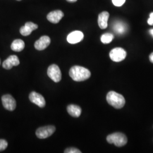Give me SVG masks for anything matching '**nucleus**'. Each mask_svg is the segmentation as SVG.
I'll return each instance as SVG.
<instances>
[{
	"mask_svg": "<svg viewBox=\"0 0 153 153\" xmlns=\"http://www.w3.org/2000/svg\"><path fill=\"white\" fill-rule=\"evenodd\" d=\"M114 38V36L113 34L111 33H105L102 35L100 40L103 44H108L112 41Z\"/></svg>",
	"mask_w": 153,
	"mask_h": 153,
	"instance_id": "f3484780",
	"label": "nucleus"
},
{
	"mask_svg": "<svg viewBox=\"0 0 153 153\" xmlns=\"http://www.w3.org/2000/svg\"><path fill=\"white\" fill-rule=\"evenodd\" d=\"M109 16V13L107 11H103L99 14L98 22L99 26L101 29H105L107 27Z\"/></svg>",
	"mask_w": 153,
	"mask_h": 153,
	"instance_id": "4468645a",
	"label": "nucleus"
},
{
	"mask_svg": "<svg viewBox=\"0 0 153 153\" xmlns=\"http://www.w3.org/2000/svg\"><path fill=\"white\" fill-rule=\"evenodd\" d=\"M114 30H115V32L117 33L123 34L126 31V26L123 23L117 22L114 26Z\"/></svg>",
	"mask_w": 153,
	"mask_h": 153,
	"instance_id": "a211bd4d",
	"label": "nucleus"
},
{
	"mask_svg": "<svg viewBox=\"0 0 153 153\" xmlns=\"http://www.w3.org/2000/svg\"><path fill=\"white\" fill-rule=\"evenodd\" d=\"M66 1L69 2H76L77 0H66Z\"/></svg>",
	"mask_w": 153,
	"mask_h": 153,
	"instance_id": "b1692460",
	"label": "nucleus"
},
{
	"mask_svg": "<svg viewBox=\"0 0 153 153\" xmlns=\"http://www.w3.org/2000/svg\"><path fill=\"white\" fill-rule=\"evenodd\" d=\"M47 74L49 78L55 82H60L61 79V72L59 67L56 64L49 66L47 71Z\"/></svg>",
	"mask_w": 153,
	"mask_h": 153,
	"instance_id": "20e7f679",
	"label": "nucleus"
},
{
	"mask_svg": "<svg viewBox=\"0 0 153 153\" xmlns=\"http://www.w3.org/2000/svg\"><path fill=\"white\" fill-rule=\"evenodd\" d=\"M19 63V59L16 55H11L3 62L2 67L5 69L9 70L11 69L13 66L18 65Z\"/></svg>",
	"mask_w": 153,
	"mask_h": 153,
	"instance_id": "9b49d317",
	"label": "nucleus"
},
{
	"mask_svg": "<svg viewBox=\"0 0 153 153\" xmlns=\"http://www.w3.org/2000/svg\"><path fill=\"white\" fill-rule=\"evenodd\" d=\"M7 142L3 139H0V152L5 150L7 147Z\"/></svg>",
	"mask_w": 153,
	"mask_h": 153,
	"instance_id": "6ab92c4d",
	"label": "nucleus"
},
{
	"mask_svg": "<svg viewBox=\"0 0 153 153\" xmlns=\"http://www.w3.org/2000/svg\"><path fill=\"white\" fill-rule=\"evenodd\" d=\"M29 99L32 103L37 105L39 107L43 108L45 105V100L44 97L41 94L35 91H33L30 94Z\"/></svg>",
	"mask_w": 153,
	"mask_h": 153,
	"instance_id": "6e6552de",
	"label": "nucleus"
},
{
	"mask_svg": "<svg viewBox=\"0 0 153 153\" xmlns=\"http://www.w3.org/2000/svg\"><path fill=\"white\" fill-rule=\"evenodd\" d=\"M25 42L21 39H16L11 43V49L15 52H21L25 48Z\"/></svg>",
	"mask_w": 153,
	"mask_h": 153,
	"instance_id": "dca6fc26",
	"label": "nucleus"
},
{
	"mask_svg": "<svg viewBox=\"0 0 153 153\" xmlns=\"http://www.w3.org/2000/svg\"><path fill=\"white\" fill-rule=\"evenodd\" d=\"M51 43V39L48 36H43L36 41L34 46L36 49L38 51H43L47 48Z\"/></svg>",
	"mask_w": 153,
	"mask_h": 153,
	"instance_id": "9d476101",
	"label": "nucleus"
},
{
	"mask_svg": "<svg viewBox=\"0 0 153 153\" xmlns=\"http://www.w3.org/2000/svg\"><path fill=\"white\" fill-rule=\"evenodd\" d=\"M16 1H21V0H16Z\"/></svg>",
	"mask_w": 153,
	"mask_h": 153,
	"instance_id": "bb28decb",
	"label": "nucleus"
},
{
	"mask_svg": "<svg viewBox=\"0 0 153 153\" xmlns=\"http://www.w3.org/2000/svg\"><path fill=\"white\" fill-rule=\"evenodd\" d=\"M64 16V13L60 10H56L50 12L47 15V18L49 22L56 24L60 22L61 19Z\"/></svg>",
	"mask_w": 153,
	"mask_h": 153,
	"instance_id": "f8f14e48",
	"label": "nucleus"
},
{
	"mask_svg": "<svg viewBox=\"0 0 153 153\" xmlns=\"http://www.w3.org/2000/svg\"><path fill=\"white\" fill-rule=\"evenodd\" d=\"M65 153H81V152L75 148H69L66 149L64 151Z\"/></svg>",
	"mask_w": 153,
	"mask_h": 153,
	"instance_id": "aec40b11",
	"label": "nucleus"
},
{
	"mask_svg": "<svg viewBox=\"0 0 153 153\" xmlns=\"http://www.w3.org/2000/svg\"><path fill=\"white\" fill-rule=\"evenodd\" d=\"M149 59H150V62H152L153 64V52L150 55V56H149Z\"/></svg>",
	"mask_w": 153,
	"mask_h": 153,
	"instance_id": "5701e85b",
	"label": "nucleus"
},
{
	"mask_svg": "<svg viewBox=\"0 0 153 153\" xmlns=\"http://www.w3.org/2000/svg\"><path fill=\"white\" fill-rule=\"evenodd\" d=\"M38 28V26L33 22H28L26 23L24 26H22L20 28V33L23 36H26L30 35L33 30H36Z\"/></svg>",
	"mask_w": 153,
	"mask_h": 153,
	"instance_id": "ddd939ff",
	"label": "nucleus"
},
{
	"mask_svg": "<svg viewBox=\"0 0 153 153\" xmlns=\"http://www.w3.org/2000/svg\"><path fill=\"white\" fill-rule=\"evenodd\" d=\"M67 111L69 114L74 117H78L81 114L82 109L80 107L74 104H71L67 107Z\"/></svg>",
	"mask_w": 153,
	"mask_h": 153,
	"instance_id": "2eb2a0df",
	"label": "nucleus"
},
{
	"mask_svg": "<svg viewBox=\"0 0 153 153\" xmlns=\"http://www.w3.org/2000/svg\"><path fill=\"white\" fill-rule=\"evenodd\" d=\"M0 65H1V60H0Z\"/></svg>",
	"mask_w": 153,
	"mask_h": 153,
	"instance_id": "a878e982",
	"label": "nucleus"
},
{
	"mask_svg": "<svg viewBox=\"0 0 153 153\" xmlns=\"http://www.w3.org/2000/svg\"><path fill=\"white\" fill-rule=\"evenodd\" d=\"M148 23L150 26L153 25V12L150 14V17L148 19Z\"/></svg>",
	"mask_w": 153,
	"mask_h": 153,
	"instance_id": "4be33fe9",
	"label": "nucleus"
},
{
	"mask_svg": "<svg viewBox=\"0 0 153 153\" xmlns=\"http://www.w3.org/2000/svg\"><path fill=\"white\" fill-rule=\"evenodd\" d=\"M56 131L54 126H48L40 127L36 131V135L40 139H44L50 137Z\"/></svg>",
	"mask_w": 153,
	"mask_h": 153,
	"instance_id": "39448f33",
	"label": "nucleus"
},
{
	"mask_svg": "<svg viewBox=\"0 0 153 153\" xmlns=\"http://www.w3.org/2000/svg\"><path fill=\"white\" fill-rule=\"evenodd\" d=\"M69 76L74 81L81 82L88 79L91 76V72L84 67L74 66L69 71Z\"/></svg>",
	"mask_w": 153,
	"mask_h": 153,
	"instance_id": "f257e3e1",
	"label": "nucleus"
},
{
	"mask_svg": "<svg viewBox=\"0 0 153 153\" xmlns=\"http://www.w3.org/2000/svg\"><path fill=\"white\" fill-rule=\"evenodd\" d=\"M83 33L80 31H74L70 33L67 36V40L70 44H76L83 39Z\"/></svg>",
	"mask_w": 153,
	"mask_h": 153,
	"instance_id": "1a4fd4ad",
	"label": "nucleus"
},
{
	"mask_svg": "<svg viewBox=\"0 0 153 153\" xmlns=\"http://www.w3.org/2000/svg\"><path fill=\"white\" fill-rule=\"evenodd\" d=\"M126 0H112V3L114 5L117 7H120L124 4Z\"/></svg>",
	"mask_w": 153,
	"mask_h": 153,
	"instance_id": "412c9836",
	"label": "nucleus"
},
{
	"mask_svg": "<svg viewBox=\"0 0 153 153\" xmlns=\"http://www.w3.org/2000/svg\"><path fill=\"white\" fill-rule=\"evenodd\" d=\"M150 33L153 35V29H152V30H150Z\"/></svg>",
	"mask_w": 153,
	"mask_h": 153,
	"instance_id": "393cba45",
	"label": "nucleus"
},
{
	"mask_svg": "<svg viewBox=\"0 0 153 153\" xmlns=\"http://www.w3.org/2000/svg\"><path fill=\"white\" fill-rule=\"evenodd\" d=\"M126 56V51L122 48L117 47L112 49L109 53L111 59L115 62H120L124 60Z\"/></svg>",
	"mask_w": 153,
	"mask_h": 153,
	"instance_id": "423d86ee",
	"label": "nucleus"
},
{
	"mask_svg": "<svg viewBox=\"0 0 153 153\" xmlns=\"http://www.w3.org/2000/svg\"><path fill=\"white\" fill-rule=\"evenodd\" d=\"M106 99L109 105L116 109H120L123 108L126 103L124 97L120 94L113 91H109L107 94Z\"/></svg>",
	"mask_w": 153,
	"mask_h": 153,
	"instance_id": "f03ea898",
	"label": "nucleus"
},
{
	"mask_svg": "<svg viewBox=\"0 0 153 153\" xmlns=\"http://www.w3.org/2000/svg\"><path fill=\"white\" fill-rule=\"evenodd\" d=\"M107 141L109 143H113L117 147L126 145L128 139L126 135L120 132H116L111 134L107 137Z\"/></svg>",
	"mask_w": 153,
	"mask_h": 153,
	"instance_id": "7ed1b4c3",
	"label": "nucleus"
},
{
	"mask_svg": "<svg viewBox=\"0 0 153 153\" xmlns=\"http://www.w3.org/2000/svg\"><path fill=\"white\" fill-rule=\"evenodd\" d=\"M2 102L4 108L9 111H14L16 108V101L11 95L7 94L2 96Z\"/></svg>",
	"mask_w": 153,
	"mask_h": 153,
	"instance_id": "0eeeda50",
	"label": "nucleus"
}]
</instances>
